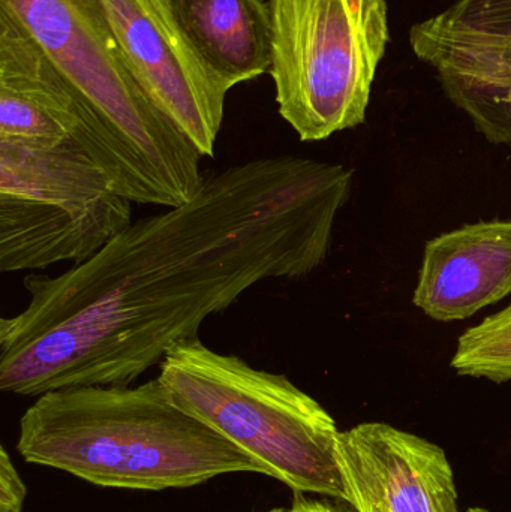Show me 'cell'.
I'll use <instances>...</instances> for the list:
<instances>
[{
  "instance_id": "cell-2",
  "label": "cell",
  "mask_w": 511,
  "mask_h": 512,
  "mask_svg": "<svg viewBox=\"0 0 511 512\" xmlns=\"http://www.w3.org/2000/svg\"><path fill=\"white\" fill-rule=\"evenodd\" d=\"M26 462L110 489H186L260 465L183 411L158 378L39 396L20 420Z\"/></svg>"
},
{
  "instance_id": "cell-14",
  "label": "cell",
  "mask_w": 511,
  "mask_h": 512,
  "mask_svg": "<svg viewBox=\"0 0 511 512\" xmlns=\"http://www.w3.org/2000/svg\"><path fill=\"white\" fill-rule=\"evenodd\" d=\"M452 367L462 376L511 381V304L459 337Z\"/></svg>"
},
{
  "instance_id": "cell-1",
  "label": "cell",
  "mask_w": 511,
  "mask_h": 512,
  "mask_svg": "<svg viewBox=\"0 0 511 512\" xmlns=\"http://www.w3.org/2000/svg\"><path fill=\"white\" fill-rule=\"evenodd\" d=\"M351 186L344 165L252 159L207 174L188 203L132 222L87 261L29 274L26 307L0 319V390L129 387L252 286L317 270Z\"/></svg>"
},
{
  "instance_id": "cell-13",
  "label": "cell",
  "mask_w": 511,
  "mask_h": 512,
  "mask_svg": "<svg viewBox=\"0 0 511 512\" xmlns=\"http://www.w3.org/2000/svg\"><path fill=\"white\" fill-rule=\"evenodd\" d=\"M410 38L494 44L511 41V0H456L450 8L414 24Z\"/></svg>"
},
{
  "instance_id": "cell-7",
  "label": "cell",
  "mask_w": 511,
  "mask_h": 512,
  "mask_svg": "<svg viewBox=\"0 0 511 512\" xmlns=\"http://www.w3.org/2000/svg\"><path fill=\"white\" fill-rule=\"evenodd\" d=\"M101 3L141 89L203 158H212L230 90L195 53L165 0Z\"/></svg>"
},
{
  "instance_id": "cell-8",
  "label": "cell",
  "mask_w": 511,
  "mask_h": 512,
  "mask_svg": "<svg viewBox=\"0 0 511 512\" xmlns=\"http://www.w3.org/2000/svg\"><path fill=\"white\" fill-rule=\"evenodd\" d=\"M69 138L107 174V134L80 90L0 5V140Z\"/></svg>"
},
{
  "instance_id": "cell-11",
  "label": "cell",
  "mask_w": 511,
  "mask_h": 512,
  "mask_svg": "<svg viewBox=\"0 0 511 512\" xmlns=\"http://www.w3.org/2000/svg\"><path fill=\"white\" fill-rule=\"evenodd\" d=\"M195 53L228 90L270 72L272 17L264 0H165Z\"/></svg>"
},
{
  "instance_id": "cell-12",
  "label": "cell",
  "mask_w": 511,
  "mask_h": 512,
  "mask_svg": "<svg viewBox=\"0 0 511 512\" xmlns=\"http://www.w3.org/2000/svg\"><path fill=\"white\" fill-rule=\"evenodd\" d=\"M447 98L492 144H511V41L494 44L410 38Z\"/></svg>"
},
{
  "instance_id": "cell-10",
  "label": "cell",
  "mask_w": 511,
  "mask_h": 512,
  "mask_svg": "<svg viewBox=\"0 0 511 512\" xmlns=\"http://www.w3.org/2000/svg\"><path fill=\"white\" fill-rule=\"evenodd\" d=\"M511 294V221L477 222L426 243L413 303L462 321Z\"/></svg>"
},
{
  "instance_id": "cell-16",
  "label": "cell",
  "mask_w": 511,
  "mask_h": 512,
  "mask_svg": "<svg viewBox=\"0 0 511 512\" xmlns=\"http://www.w3.org/2000/svg\"><path fill=\"white\" fill-rule=\"evenodd\" d=\"M290 512H347L333 505L324 504V502L308 501V499H297Z\"/></svg>"
},
{
  "instance_id": "cell-4",
  "label": "cell",
  "mask_w": 511,
  "mask_h": 512,
  "mask_svg": "<svg viewBox=\"0 0 511 512\" xmlns=\"http://www.w3.org/2000/svg\"><path fill=\"white\" fill-rule=\"evenodd\" d=\"M159 381L183 411L297 493L347 502L332 415L287 376L255 369L200 339L174 346Z\"/></svg>"
},
{
  "instance_id": "cell-18",
  "label": "cell",
  "mask_w": 511,
  "mask_h": 512,
  "mask_svg": "<svg viewBox=\"0 0 511 512\" xmlns=\"http://www.w3.org/2000/svg\"><path fill=\"white\" fill-rule=\"evenodd\" d=\"M468 512H488V511H485V510H477V508H476V510H470V511H468Z\"/></svg>"
},
{
  "instance_id": "cell-5",
  "label": "cell",
  "mask_w": 511,
  "mask_h": 512,
  "mask_svg": "<svg viewBox=\"0 0 511 512\" xmlns=\"http://www.w3.org/2000/svg\"><path fill=\"white\" fill-rule=\"evenodd\" d=\"M272 75L282 119L302 141L366 120L390 42L387 0H267Z\"/></svg>"
},
{
  "instance_id": "cell-17",
  "label": "cell",
  "mask_w": 511,
  "mask_h": 512,
  "mask_svg": "<svg viewBox=\"0 0 511 512\" xmlns=\"http://www.w3.org/2000/svg\"><path fill=\"white\" fill-rule=\"evenodd\" d=\"M267 512H290V508H288V510H285V508H276V510L267 511Z\"/></svg>"
},
{
  "instance_id": "cell-9",
  "label": "cell",
  "mask_w": 511,
  "mask_h": 512,
  "mask_svg": "<svg viewBox=\"0 0 511 512\" xmlns=\"http://www.w3.org/2000/svg\"><path fill=\"white\" fill-rule=\"evenodd\" d=\"M338 459L356 512H461L443 448L384 423L339 433Z\"/></svg>"
},
{
  "instance_id": "cell-3",
  "label": "cell",
  "mask_w": 511,
  "mask_h": 512,
  "mask_svg": "<svg viewBox=\"0 0 511 512\" xmlns=\"http://www.w3.org/2000/svg\"><path fill=\"white\" fill-rule=\"evenodd\" d=\"M80 90L110 144L107 177L132 203L179 207L203 185L197 147L128 68L101 0H0Z\"/></svg>"
},
{
  "instance_id": "cell-15",
  "label": "cell",
  "mask_w": 511,
  "mask_h": 512,
  "mask_svg": "<svg viewBox=\"0 0 511 512\" xmlns=\"http://www.w3.org/2000/svg\"><path fill=\"white\" fill-rule=\"evenodd\" d=\"M26 486L5 448L0 450V512H23Z\"/></svg>"
},
{
  "instance_id": "cell-6",
  "label": "cell",
  "mask_w": 511,
  "mask_h": 512,
  "mask_svg": "<svg viewBox=\"0 0 511 512\" xmlns=\"http://www.w3.org/2000/svg\"><path fill=\"white\" fill-rule=\"evenodd\" d=\"M132 224V201L69 138L0 140V271L81 264Z\"/></svg>"
}]
</instances>
